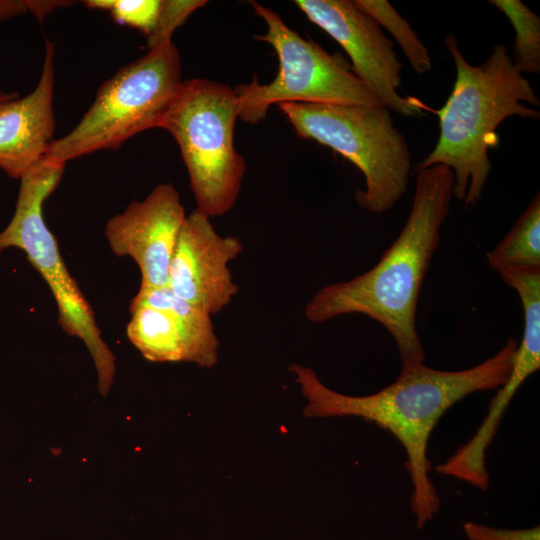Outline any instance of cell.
Listing matches in <instances>:
<instances>
[{
    "instance_id": "cell-2",
    "label": "cell",
    "mask_w": 540,
    "mask_h": 540,
    "mask_svg": "<svg viewBox=\"0 0 540 540\" xmlns=\"http://www.w3.org/2000/svg\"><path fill=\"white\" fill-rule=\"evenodd\" d=\"M416 172L409 216L378 263L349 281L324 286L304 310L312 323L351 313L370 317L393 337L402 365L425 362L416 328L418 299L453 196L450 168L433 165Z\"/></svg>"
},
{
    "instance_id": "cell-18",
    "label": "cell",
    "mask_w": 540,
    "mask_h": 540,
    "mask_svg": "<svg viewBox=\"0 0 540 540\" xmlns=\"http://www.w3.org/2000/svg\"><path fill=\"white\" fill-rule=\"evenodd\" d=\"M204 0H161V7L156 26L149 37L147 47L152 49L172 41V34L198 8L204 6Z\"/></svg>"
},
{
    "instance_id": "cell-20",
    "label": "cell",
    "mask_w": 540,
    "mask_h": 540,
    "mask_svg": "<svg viewBox=\"0 0 540 540\" xmlns=\"http://www.w3.org/2000/svg\"><path fill=\"white\" fill-rule=\"evenodd\" d=\"M469 540H540V528L509 530L500 529L475 522L463 526Z\"/></svg>"
},
{
    "instance_id": "cell-14",
    "label": "cell",
    "mask_w": 540,
    "mask_h": 540,
    "mask_svg": "<svg viewBox=\"0 0 540 540\" xmlns=\"http://www.w3.org/2000/svg\"><path fill=\"white\" fill-rule=\"evenodd\" d=\"M500 277L540 273V196L537 193L505 237L487 253Z\"/></svg>"
},
{
    "instance_id": "cell-15",
    "label": "cell",
    "mask_w": 540,
    "mask_h": 540,
    "mask_svg": "<svg viewBox=\"0 0 540 540\" xmlns=\"http://www.w3.org/2000/svg\"><path fill=\"white\" fill-rule=\"evenodd\" d=\"M516 32L512 61L521 73L540 72V18L520 0H490Z\"/></svg>"
},
{
    "instance_id": "cell-19",
    "label": "cell",
    "mask_w": 540,
    "mask_h": 540,
    "mask_svg": "<svg viewBox=\"0 0 540 540\" xmlns=\"http://www.w3.org/2000/svg\"><path fill=\"white\" fill-rule=\"evenodd\" d=\"M70 4L59 0H0V21L26 13L41 21L50 12Z\"/></svg>"
},
{
    "instance_id": "cell-16",
    "label": "cell",
    "mask_w": 540,
    "mask_h": 540,
    "mask_svg": "<svg viewBox=\"0 0 540 540\" xmlns=\"http://www.w3.org/2000/svg\"><path fill=\"white\" fill-rule=\"evenodd\" d=\"M354 3L394 37L417 73L423 74L431 69V57L426 46L408 21L388 1L354 0Z\"/></svg>"
},
{
    "instance_id": "cell-10",
    "label": "cell",
    "mask_w": 540,
    "mask_h": 540,
    "mask_svg": "<svg viewBox=\"0 0 540 540\" xmlns=\"http://www.w3.org/2000/svg\"><path fill=\"white\" fill-rule=\"evenodd\" d=\"M126 334L151 362H191L211 368L219 339L211 315L179 298L166 285L140 287L130 303Z\"/></svg>"
},
{
    "instance_id": "cell-17",
    "label": "cell",
    "mask_w": 540,
    "mask_h": 540,
    "mask_svg": "<svg viewBox=\"0 0 540 540\" xmlns=\"http://www.w3.org/2000/svg\"><path fill=\"white\" fill-rule=\"evenodd\" d=\"M84 4L109 12L115 22L137 29L147 38L156 26L161 0H88Z\"/></svg>"
},
{
    "instance_id": "cell-8",
    "label": "cell",
    "mask_w": 540,
    "mask_h": 540,
    "mask_svg": "<svg viewBox=\"0 0 540 540\" xmlns=\"http://www.w3.org/2000/svg\"><path fill=\"white\" fill-rule=\"evenodd\" d=\"M250 3L267 25V32L255 39L273 47L279 71L268 84H260L254 76L250 83L234 88L238 117L244 122L256 124L271 105L284 102L383 105L340 55L302 38L274 10L256 1Z\"/></svg>"
},
{
    "instance_id": "cell-4",
    "label": "cell",
    "mask_w": 540,
    "mask_h": 540,
    "mask_svg": "<svg viewBox=\"0 0 540 540\" xmlns=\"http://www.w3.org/2000/svg\"><path fill=\"white\" fill-rule=\"evenodd\" d=\"M278 108L300 138L330 147L363 173L365 189L355 193L360 207L381 214L404 195L411 152L387 107L284 102Z\"/></svg>"
},
{
    "instance_id": "cell-7",
    "label": "cell",
    "mask_w": 540,
    "mask_h": 540,
    "mask_svg": "<svg viewBox=\"0 0 540 540\" xmlns=\"http://www.w3.org/2000/svg\"><path fill=\"white\" fill-rule=\"evenodd\" d=\"M66 164L47 156L21 179L15 212L0 232V252L18 248L40 273L58 307V323L88 348L98 374V390L104 396L115 375V357L101 337L92 307L69 273L58 243L43 217V204L56 189Z\"/></svg>"
},
{
    "instance_id": "cell-12",
    "label": "cell",
    "mask_w": 540,
    "mask_h": 540,
    "mask_svg": "<svg viewBox=\"0 0 540 540\" xmlns=\"http://www.w3.org/2000/svg\"><path fill=\"white\" fill-rule=\"evenodd\" d=\"M186 216L178 191L164 183L108 220L104 231L108 245L116 256L135 261L140 287L168 284L170 262Z\"/></svg>"
},
{
    "instance_id": "cell-13",
    "label": "cell",
    "mask_w": 540,
    "mask_h": 540,
    "mask_svg": "<svg viewBox=\"0 0 540 540\" xmlns=\"http://www.w3.org/2000/svg\"><path fill=\"white\" fill-rule=\"evenodd\" d=\"M54 54V44L46 41L36 88L0 106V169L13 179L20 180L40 162L54 140Z\"/></svg>"
},
{
    "instance_id": "cell-1",
    "label": "cell",
    "mask_w": 540,
    "mask_h": 540,
    "mask_svg": "<svg viewBox=\"0 0 540 540\" xmlns=\"http://www.w3.org/2000/svg\"><path fill=\"white\" fill-rule=\"evenodd\" d=\"M514 338L482 363L464 370L443 371L424 363L402 365L396 380L366 396H349L326 387L311 368L294 364L290 370L308 403L307 417L357 416L392 433L403 445L413 492L410 506L418 529H423L440 508L430 481L427 447L442 415L465 396L503 386L512 370L518 347Z\"/></svg>"
},
{
    "instance_id": "cell-9",
    "label": "cell",
    "mask_w": 540,
    "mask_h": 540,
    "mask_svg": "<svg viewBox=\"0 0 540 540\" xmlns=\"http://www.w3.org/2000/svg\"><path fill=\"white\" fill-rule=\"evenodd\" d=\"M307 18L329 34L350 57L352 72L389 110L406 117L422 116L424 105L402 97V63L379 24L350 0H295Z\"/></svg>"
},
{
    "instance_id": "cell-21",
    "label": "cell",
    "mask_w": 540,
    "mask_h": 540,
    "mask_svg": "<svg viewBox=\"0 0 540 540\" xmlns=\"http://www.w3.org/2000/svg\"><path fill=\"white\" fill-rule=\"evenodd\" d=\"M19 98L17 92H5L0 90V106Z\"/></svg>"
},
{
    "instance_id": "cell-11",
    "label": "cell",
    "mask_w": 540,
    "mask_h": 540,
    "mask_svg": "<svg viewBox=\"0 0 540 540\" xmlns=\"http://www.w3.org/2000/svg\"><path fill=\"white\" fill-rule=\"evenodd\" d=\"M243 250L234 236H221L210 217L195 209L179 234L170 262L167 286L179 298L216 314L238 294L229 263Z\"/></svg>"
},
{
    "instance_id": "cell-6",
    "label": "cell",
    "mask_w": 540,
    "mask_h": 540,
    "mask_svg": "<svg viewBox=\"0 0 540 540\" xmlns=\"http://www.w3.org/2000/svg\"><path fill=\"white\" fill-rule=\"evenodd\" d=\"M181 59L172 41L121 67L98 89L78 124L54 139L45 156L66 164L97 151L118 149L143 131L159 128L181 83Z\"/></svg>"
},
{
    "instance_id": "cell-3",
    "label": "cell",
    "mask_w": 540,
    "mask_h": 540,
    "mask_svg": "<svg viewBox=\"0 0 540 540\" xmlns=\"http://www.w3.org/2000/svg\"><path fill=\"white\" fill-rule=\"evenodd\" d=\"M456 79L444 106L437 111L439 138L416 170L444 165L453 173V196L466 208L480 200L491 171L489 150L499 144L497 128L507 118L538 119L540 105L529 80L515 67L504 44L494 45L480 65H471L447 34Z\"/></svg>"
},
{
    "instance_id": "cell-5",
    "label": "cell",
    "mask_w": 540,
    "mask_h": 540,
    "mask_svg": "<svg viewBox=\"0 0 540 540\" xmlns=\"http://www.w3.org/2000/svg\"><path fill=\"white\" fill-rule=\"evenodd\" d=\"M237 97L226 84L202 78L181 83L159 128L177 142L197 210L222 216L235 205L246 162L234 146Z\"/></svg>"
}]
</instances>
